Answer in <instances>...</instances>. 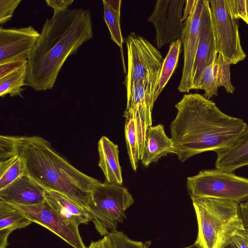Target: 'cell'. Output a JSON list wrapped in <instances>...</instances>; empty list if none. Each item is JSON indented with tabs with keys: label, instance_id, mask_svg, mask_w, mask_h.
<instances>
[{
	"label": "cell",
	"instance_id": "obj_6",
	"mask_svg": "<svg viewBox=\"0 0 248 248\" xmlns=\"http://www.w3.org/2000/svg\"><path fill=\"white\" fill-rule=\"evenodd\" d=\"M190 197L218 199L238 203L248 201V179L218 169L200 171L187 178Z\"/></svg>",
	"mask_w": 248,
	"mask_h": 248
},
{
	"label": "cell",
	"instance_id": "obj_15",
	"mask_svg": "<svg viewBox=\"0 0 248 248\" xmlns=\"http://www.w3.org/2000/svg\"><path fill=\"white\" fill-rule=\"evenodd\" d=\"M46 189L26 174L0 190V201L10 204L33 205L46 201Z\"/></svg>",
	"mask_w": 248,
	"mask_h": 248
},
{
	"label": "cell",
	"instance_id": "obj_10",
	"mask_svg": "<svg viewBox=\"0 0 248 248\" xmlns=\"http://www.w3.org/2000/svg\"><path fill=\"white\" fill-rule=\"evenodd\" d=\"M10 204L32 222L48 229L73 248H88L82 241L78 227L64 219L46 201L33 205Z\"/></svg>",
	"mask_w": 248,
	"mask_h": 248
},
{
	"label": "cell",
	"instance_id": "obj_33",
	"mask_svg": "<svg viewBox=\"0 0 248 248\" xmlns=\"http://www.w3.org/2000/svg\"><path fill=\"white\" fill-rule=\"evenodd\" d=\"M231 244H233L236 248H248V231L245 229L238 232Z\"/></svg>",
	"mask_w": 248,
	"mask_h": 248
},
{
	"label": "cell",
	"instance_id": "obj_14",
	"mask_svg": "<svg viewBox=\"0 0 248 248\" xmlns=\"http://www.w3.org/2000/svg\"><path fill=\"white\" fill-rule=\"evenodd\" d=\"M217 54L209 2L204 0L193 70L192 90H195L204 69L213 62Z\"/></svg>",
	"mask_w": 248,
	"mask_h": 248
},
{
	"label": "cell",
	"instance_id": "obj_28",
	"mask_svg": "<svg viewBox=\"0 0 248 248\" xmlns=\"http://www.w3.org/2000/svg\"><path fill=\"white\" fill-rule=\"evenodd\" d=\"M16 136H0V161L17 155Z\"/></svg>",
	"mask_w": 248,
	"mask_h": 248
},
{
	"label": "cell",
	"instance_id": "obj_1",
	"mask_svg": "<svg viewBox=\"0 0 248 248\" xmlns=\"http://www.w3.org/2000/svg\"><path fill=\"white\" fill-rule=\"evenodd\" d=\"M175 107L171 139L181 162L202 153L232 146L242 136L247 124L222 112L199 93L185 94Z\"/></svg>",
	"mask_w": 248,
	"mask_h": 248
},
{
	"label": "cell",
	"instance_id": "obj_22",
	"mask_svg": "<svg viewBox=\"0 0 248 248\" xmlns=\"http://www.w3.org/2000/svg\"><path fill=\"white\" fill-rule=\"evenodd\" d=\"M182 42L178 39L170 44L169 51L164 59L158 83L154 95L155 102L177 66L181 51Z\"/></svg>",
	"mask_w": 248,
	"mask_h": 248
},
{
	"label": "cell",
	"instance_id": "obj_2",
	"mask_svg": "<svg viewBox=\"0 0 248 248\" xmlns=\"http://www.w3.org/2000/svg\"><path fill=\"white\" fill-rule=\"evenodd\" d=\"M93 35L89 9H68L46 19L28 58L26 85L37 91L52 89L67 58Z\"/></svg>",
	"mask_w": 248,
	"mask_h": 248
},
{
	"label": "cell",
	"instance_id": "obj_32",
	"mask_svg": "<svg viewBox=\"0 0 248 248\" xmlns=\"http://www.w3.org/2000/svg\"><path fill=\"white\" fill-rule=\"evenodd\" d=\"M73 0H46V4L54 10V14H57L68 10V8L73 2Z\"/></svg>",
	"mask_w": 248,
	"mask_h": 248
},
{
	"label": "cell",
	"instance_id": "obj_34",
	"mask_svg": "<svg viewBox=\"0 0 248 248\" xmlns=\"http://www.w3.org/2000/svg\"><path fill=\"white\" fill-rule=\"evenodd\" d=\"M88 248H111L109 239L107 235L96 241H92Z\"/></svg>",
	"mask_w": 248,
	"mask_h": 248
},
{
	"label": "cell",
	"instance_id": "obj_37",
	"mask_svg": "<svg viewBox=\"0 0 248 248\" xmlns=\"http://www.w3.org/2000/svg\"><path fill=\"white\" fill-rule=\"evenodd\" d=\"M224 248H236L233 244H230L229 245H228L226 247H225Z\"/></svg>",
	"mask_w": 248,
	"mask_h": 248
},
{
	"label": "cell",
	"instance_id": "obj_21",
	"mask_svg": "<svg viewBox=\"0 0 248 248\" xmlns=\"http://www.w3.org/2000/svg\"><path fill=\"white\" fill-rule=\"evenodd\" d=\"M121 2V0H103L104 18L109 30L111 39L120 48L123 70L126 74L123 48L124 40L120 25Z\"/></svg>",
	"mask_w": 248,
	"mask_h": 248
},
{
	"label": "cell",
	"instance_id": "obj_27",
	"mask_svg": "<svg viewBox=\"0 0 248 248\" xmlns=\"http://www.w3.org/2000/svg\"><path fill=\"white\" fill-rule=\"evenodd\" d=\"M111 248H149L151 242L145 243L137 241L129 238L123 232L116 231L108 235Z\"/></svg>",
	"mask_w": 248,
	"mask_h": 248
},
{
	"label": "cell",
	"instance_id": "obj_24",
	"mask_svg": "<svg viewBox=\"0 0 248 248\" xmlns=\"http://www.w3.org/2000/svg\"><path fill=\"white\" fill-rule=\"evenodd\" d=\"M27 66L9 74L0 79V96L7 94L10 96H19L23 98L22 92L26 85Z\"/></svg>",
	"mask_w": 248,
	"mask_h": 248
},
{
	"label": "cell",
	"instance_id": "obj_25",
	"mask_svg": "<svg viewBox=\"0 0 248 248\" xmlns=\"http://www.w3.org/2000/svg\"><path fill=\"white\" fill-rule=\"evenodd\" d=\"M124 134L131 165L133 170L136 171L138 167L140 157L135 122L132 117L125 118Z\"/></svg>",
	"mask_w": 248,
	"mask_h": 248
},
{
	"label": "cell",
	"instance_id": "obj_5",
	"mask_svg": "<svg viewBox=\"0 0 248 248\" xmlns=\"http://www.w3.org/2000/svg\"><path fill=\"white\" fill-rule=\"evenodd\" d=\"M134 203L127 188L113 184H97L92 189L89 209L95 229L101 236L117 231L126 218L125 211Z\"/></svg>",
	"mask_w": 248,
	"mask_h": 248
},
{
	"label": "cell",
	"instance_id": "obj_38",
	"mask_svg": "<svg viewBox=\"0 0 248 248\" xmlns=\"http://www.w3.org/2000/svg\"><path fill=\"white\" fill-rule=\"evenodd\" d=\"M198 248L193 244L190 246H187V247H186L185 248Z\"/></svg>",
	"mask_w": 248,
	"mask_h": 248
},
{
	"label": "cell",
	"instance_id": "obj_4",
	"mask_svg": "<svg viewBox=\"0 0 248 248\" xmlns=\"http://www.w3.org/2000/svg\"><path fill=\"white\" fill-rule=\"evenodd\" d=\"M190 198L198 222V235L194 243L198 248H224L238 232L246 229L239 203L218 199Z\"/></svg>",
	"mask_w": 248,
	"mask_h": 248
},
{
	"label": "cell",
	"instance_id": "obj_9",
	"mask_svg": "<svg viewBox=\"0 0 248 248\" xmlns=\"http://www.w3.org/2000/svg\"><path fill=\"white\" fill-rule=\"evenodd\" d=\"M160 73L140 81L128 93L123 116L132 117L135 122L140 159L141 157L147 129L152 126L154 95Z\"/></svg>",
	"mask_w": 248,
	"mask_h": 248
},
{
	"label": "cell",
	"instance_id": "obj_8",
	"mask_svg": "<svg viewBox=\"0 0 248 248\" xmlns=\"http://www.w3.org/2000/svg\"><path fill=\"white\" fill-rule=\"evenodd\" d=\"M209 2L217 51L230 63L235 64L246 57L241 44L237 20L231 13L226 0Z\"/></svg>",
	"mask_w": 248,
	"mask_h": 248
},
{
	"label": "cell",
	"instance_id": "obj_12",
	"mask_svg": "<svg viewBox=\"0 0 248 248\" xmlns=\"http://www.w3.org/2000/svg\"><path fill=\"white\" fill-rule=\"evenodd\" d=\"M204 0H196L191 14L185 21L180 40L183 46L184 65L179 91L188 93L192 90L193 70L198 47L201 16Z\"/></svg>",
	"mask_w": 248,
	"mask_h": 248
},
{
	"label": "cell",
	"instance_id": "obj_18",
	"mask_svg": "<svg viewBox=\"0 0 248 248\" xmlns=\"http://www.w3.org/2000/svg\"><path fill=\"white\" fill-rule=\"evenodd\" d=\"M215 162L217 169L227 172L248 166V125L242 136L232 146L217 150Z\"/></svg>",
	"mask_w": 248,
	"mask_h": 248
},
{
	"label": "cell",
	"instance_id": "obj_20",
	"mask_svg": "<svg viewBox=\"0 0 248 248\" xmlns=\"http://www.w3.org/2000/svg\"><path fill=\"white\" fill-rule=\"evenodd\" d=\"M32 222L11 204L0 201V248H6L8 236L16 229L24 228Z\"/></svg>",
	"mask_w": 248,
	"mask_h": 248
},
{
	"label": "cell",
	"instance_id": "obj_23",
	"mask_svg": "<svg viewBox=\"0 0 248 248\" xmlns=\"http://www.w3.org/2000/svg\"><path fill=\"white\" fill-rule=\"evenodd\" d=\"M25 174L23 159L18 155L0 161V190Z\"/></svg>",
	"mask_w": 248,
	"mask_h": 248
},
{
	"label": "cell",
	"instance_id": "obj_13",
	"mask_svg": "<svg viewBox=\"0 0 248 248\" xmlns=\"http://www.w3.org/2000/svg\"><path fill=\"white\" fill-rule=\"evenodd\" d=\"M40 33L32 26L0 28V64L18 58L28 59Z\"/></svg>",
	"mask_w": 248,
	"mask_h": 248
},
{
	"label": "cell",
	"instance_id": "obj_30",
	"mask_svg": "<svg viewBox=\"0 0 248 248\" xmlns=\"http://www.w3.org/2000/svg\"><path fill=\"white\" fill-rule=\"evenodd\" d=\"M21 0H0V24L10 20Z\"/></svg>",
	"mask_w": 248,
	"mask_h": 248
},
{
	"label": "cell",
	"instance_id": "obj_36",
	"mask_svg": "<svg viewBox=\"0 0 248 248\" xmlns=\"http://www.w3.org/2000/svg\"><path fill=\"white\" fill-rule=\"evenodd\" d=\"M196 0H187L186 1L185 6L184 8V14L183 15V21H185L186 19L188 16L192 12L195 4Z\"/></svg>",
	"mask_w": 248,
	"mask_h": 248
},
{
	"label": "cell",
	"instance_id": "obj_16",
	"mask_svg": "<svg viewBox=\"0 0 248 248\" xmlns=\"http://www.w3.org/2000/svg\"><path fill=\"white\" fill-rule=\"evenodd\" d=\"M175 151L172 140L166 135L164 125H152L147 129L140 160L144 166L148 167L168 154H175Z\"/></svg>",
	"mask_w": 248,
	"mask_h": 248
},
{
	"label": "cell",
	"instance_id": "obj_3",
	"mask_svg": "<svg viewBox=\"0 0 248 248\" xmlns=\"http://www.w3.org/2000/svg\"><path fill=\"white\" fill-rule=\"evenodd\" d=\"M25 174L46 190L59 192L88 210L91 191L100 182L72 166L42 137L16 136Z\"/></svg>",
	"mask_w": 248,
	"mask_h": 248
},
{
	"label": "cell",
	"instance_id": "obj_19",
	"mask_svg": "<svg viewBox=\"0 0 248 248\" xmlns=\"http://www.w3.org/2000/svg\"><path fill=\"white\" fill-rule=\"evenodd\" d=\"M98 166L105 177V183L122 185L123 178L119 160L118 146L106 136L98 142Z\"/></svg>",
	"mask_w": 248,
	"mask_h": 248
},
{
	"label": "cell",
	"instance_id": "obj_31",
	"mask_svg": "<svg viewBox=\"0 0 248 248\" xmlns=\"http://www.w3.org/2000/svg\"><path fill=\"white\" fill-rule=\"evenodd\" d=\"M28 59L18 58L0 64V79L27 66Z\"/></svg>",
	"mask_w": 248,
	"mask_h": 248
},
{
	"label": "cell",
	"instance_id": "obj_35",
	"mask_svg": "<svg viewBox=\"0 0 248 248\" xmlns=\"http://www.w3.org/2000/svg\"><path fill=\"white\" fill-rule=\"evenodd\" d=\"M239 208L245 228L248 231V201L239 203Z\"/></svg>",
	"mask_w": 248,
	"mask_h": 248
},
{
	"label": "cell",
	"instance_id": "obj_29",
	"mask_svg": "<svg viewBox=\"0 0 248 248\" xmlns=\"http://www.w3.org/2000/svg\"><path fill=\"white\" fill-rule=\"evenodd\" d=\"M226 2L234 18L248 24V0H226Z\"/></svg>",
	"mask_w": 248,
	"mask_h": 248
},
{
	"label": "cell",
	"instance_id": "obj_11",
	"mask_svg": "<svg viewBox=\"0 0 248 248\" xmlns=\"http://www.w3.org/2000/svg\"><path fill=\"white\" fill-rule=\"evenodd\" d=\"M185 0H157L154 9L148 18L155 29L157 48L181 39L185 22L183 11Z\"/></svg>",
	"mask_w": 248,
	"mask_h": 248
},
{
	"label": "cell",
	"instance_id": "obj_7",
	"mask_svg": "<svg viewBox=\"0 0 248 248\" xmlns=\"http://www.w3.org/2000/svg\"><path fill=\"white\" fill-rule=\"evenodd\" d=\"M127 50V71L124 84L127 93L141 80L160 72L163 58L158 49L135 32L124 38Z\"/></svg>",
	"mask_w": 248,
	"mask_h": 248
},
{
	"label": "cell",
	"instance_id": "obj_26",
	"mask_svg": "<svg viewBox=\"0 0 248 248\" xmlns=\"http://www.w3.org/2000/svg\"><path fill=\"white\" fill-rule=\"evenodd\" d=\"M213 64L217 87H223L228 93H233L235 88L232 84L231 79V64L221 54L217 53L213 61Z\"/></svg>",
	"mask_w": 248,
	"mask_h": 248
},
{
	"label": "cell",
	"instance_id": "obj_17",
	"mask_svg": "<svg viewBox=\"0 0 248 248\" xmlns=\"http://www.w3.org/2000/svg\"><path fill=\"white\" fill-rule=\"evenodd\" d=\"M46 201L64 219L78 227L92 221L88 210L59 192L46 190Z\"/></svg>",
	"mask_w": 248,
	"mask_h": 248
}]
</instances>
